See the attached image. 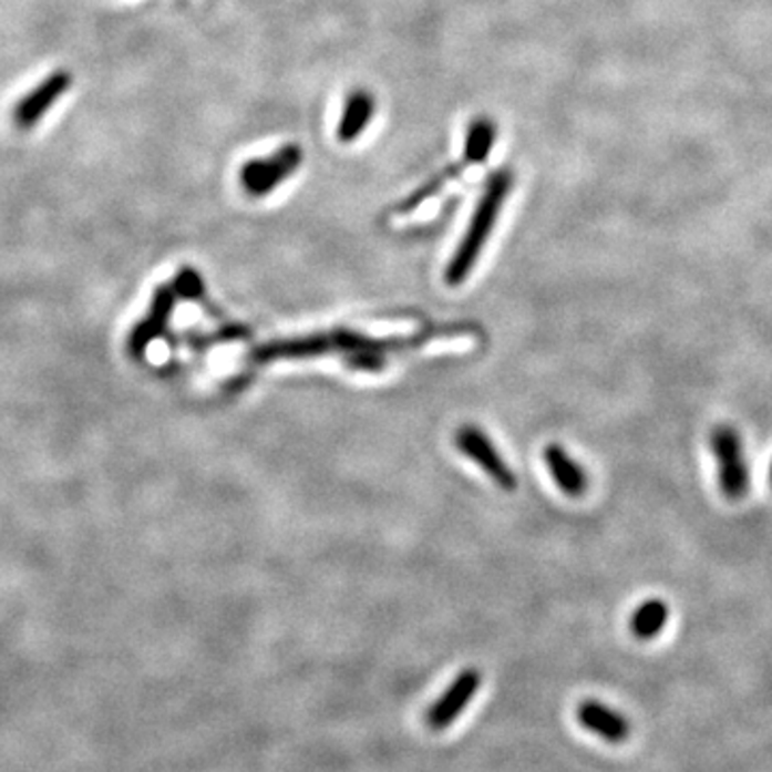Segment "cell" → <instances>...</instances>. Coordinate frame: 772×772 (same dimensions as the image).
Returning a JSON list of instances; mask_svg holds the SVG:
<instances>
[{
    "mask_svg": "<svg viewBox=\"0 0 772 772\" xmlns=\"http://www.w3.org/2000/svg\"><path fill=\"white\" fill-rule=\"evenodd\" d=\"M302 148L299 144H286L270 153L269 157L251 159L240 168V185L247 196L265 198L272 194L281 183L301 168Z\"/></svg>",
    "mask_w": 772,
    "mask_h": 772,
    "instance_id": "obj_2",
    "label": "cell"
},
{
    "mask_svg": "<svg viewBox=\"0 0 772 772\" xmlns=\"http://www.w3.org/2000/svg\"><path fill=\"white\" fill-rule=\"evenodd\" d=\"M670 609L661 599H648L639 605L629 620V629L638 639H655L668 625Z\"/></svg>",
    "mask_w": 772,
    "mask_h": 772,
    "instance_id": "obj_12",
    "label": "cell"
},
{
    "mask_svg": "<svg viewBox=\"0 0 772 772\" xmlns=\"http://www.w3.org/2000/svg\"><path fill=\"white\" fill-rule=\"evenodd\" d=\"M455 446L471 457L472 462L485 472L498 487L513 492L517 487V476L506 466L501 451L490 436L476 425H462L455 434Z\"/></svg>",
    "mask_w": 772,
    "mask_h": 772,
    "instance_id": "obj_4",
    "label": "cell"
},
{
    "mask_svg": "<svg viewBox=\"0 0 772 772\" xmlns=\"http://www.w3.org/2000/svg\"><path fill=\"white\" fill-rule=\"evenodd\" d=\"M71 73L68 71H56L48 75L37 89H33L24 100L20 101L13 110V123L20 130H31L39 123V119L61 100L69 89H71Z\"/></svg>",
    "mask_w": 772,
    "mask_h": 772,
    "instance_id": "obj_6",
    "label": "cell"
},
{
    "mask_svg": "<svg viewBox=\"0 0 772 772\" xmlns=\"http://www.w3.org/2000/svg\"><path fill=\"white\" fill-rule=\"evenodd\" d=\"M543 462L547 471L552 472L560 492H565L572 498H579L586 494L588 474L560 444H547L543 451Z\"/></svg>",
    "mask_w": 772,
    "mask_h": 772,
    "instance_id": "obj_10",
    "label": "cell"
},
{
    "mask_svg": "<svg viewBox=\"0 0 772 772\" xmlns=\"http://www.w3.org/2000/svg\"><path fill=\"white\" fill-rule=\"evenodd\" d=\"M172 288H174L176 297H183V299H200L202 292H204L200 275L194 269L181 270L176 275Z\"/></svg>",
    "mask_w": 772,
    "mask_h": 772,
    "instance_id": "obj_14",
    "label": "cell"
},
{
    "mask_svg": "<svg viewBox=\"0 0 772 772\" xmlns=\"http://www.w3.org/2000/svg\"><path fill=\"white\" fill-rule=\"evenodd\" d=\"M712 453L719 466V487L730 501H740L749 490V469L744 460L742 438L730 425H719L710 436Z\"/></svg>",
    "mask_w": 772,
    "mask_h": 772,
    "instance_id": "obj_3",
    "label": "cell"
},
{
    "mask_svg": "<svg viewBox=\"0 0 772 772\" xmlns=\"http://www.w3.org/2000/svg\"><path fill=\"white\" fill-rule=\"evenodd\" d=\"M771 483H772V466H771Z\"/></svg>",
    "mask_w": 772,
    "mask_h": 772,
    "instance_id": "obj_16",
    "label": "cell"
},
{
    "mask_svg": "<svg viewBox=\"0 0 772 772\" xmlns=\"http://www.w3.org/2000/svg\"><path fill=\"white\" fill-rule=\"evenodd\" d=\"M462 168H464V164H455V166H451V168L442 169L438 176H434L432 181H428L425 185H421L408 200L403 202L400 210H402V213H410L412 208L421 206L428 198L436 196L438 192L442 189V185L449 183V181H453V178L462 172Z\"/></svg>",
    "mask_w": 772,
    "mask_h": 772,
    "instance_id": "obj_13",
    "label": "cell"
},
{
    "mask_svg": "<svg viewBox=\"0 0 772 772\" xmlns=\"http://www.w3.org/2000/svg\"><path fill=\"white\" fill-rule=\"evenodd\" d=\"M343 363L352 370L380 371L387 366V357L382 352H357V354H346Z\"/></svg>",
    "mask_w": 772,
    "mask_h": 772,
    "instance_id": "obj_15",
    "label": "cell"
},
{
    "mask_svg": "<svg viewBox=\"0 0 772 772\" xmlns=\"http://www.w3.org/2000/svg\"><path fill=\"white\" fill-rule=\"evenodd\" d=\"M511 187H513L511 169H498L490 176V181L483 189V196L478 198L476 208L472 213L471 226L462 238V243L457 245L449 267L444 270V281L449 286H460L469 279L487 238L492 235V230L501 217V210H503L504 200H506Z\"/></svg>",
    "mask_w": 772,
    "mask_h": 772,
    "instance_id": "obj_1",
    "label": "cell"
},
{
    "mask_svg": "<svg viewBox=\"0 0 772 772\" xmlns=\"http://www.w3.org/2000/svg\"><path fill=\"white\" fill-rule=\"evenodd\" d=\"M174 301H176V292L172 286H164L155 292L148 316L135 327L130 336L132 354H142L155 337L164 333L169 316H172V309H174Z\"/></svg>",
    "mask_w": 772,
    "mask_h": 772,
    "instance_id": "obj_9",
    "label": "cell"
},
{
    "mask_svg": "<svg viewBox=\"0 0 772 772\" xmlns=\"http://www.w3.org/2000/svg\"><path fill=\"white\" fill-rule=\"evenodd\" d=\"M498 137V127L492 116H474L464 140V164L466 166H481L487 162L494 144Z\"/></svg>",
    "mask_w": 772,
    "mask_h": 772,
    "instance_id": "obj_11",
    "label": "cell"
},
{
    "mask_svg": "<svg viewBox=\"0 0 772 772\" xmlns=\"http://www.w3.org/2000/svg\"><path fill=\"white\" fill-rule=\"evenodd\" d=\"M375 97L368 89H354L348 93L337 123V140L341 144H352L368 132L375 114Z\"/></svg>",
    "mask_w": 772,
    "mask_h": 772,
    "instance_id": "obj_7",
    "label": "cell"
},
{
    "mask_svg": "<svg viewBox=\"0 0 772 772\" xmlns=\"http://www.w3.org/2000/svg\"><path fill=\"white\" fill-rule=\"evenodd\" d=\"M481 680H483V676L476 668H466L464 672L457 673V678L449 684V689L428 710L425 721H428L430 730H434V732L446 730L469 708L474 693L481 687Z\"/></svg>",
    "mask_w": 772,
    "mask_h": 772,
    "instance_id": "obj_5",
    "label": "cell"
},
{
    "mask_svg": "<svg viewBox=\"0 0 772 772\" xmlns=\"http://www.w3.org/2000/svg\"><path fill=\"white\" fill-rule=\"evenodd\" d=\"M577 721L593 734L601 737L607 742H625L631 734V725L625 714L611 710L609 706L597 700H586L577 706Z\"/></svg>",
    "mask_w": 772,
    "mask_h": 772,
    "instance_id": "obj_8",
    "label": "cell"
}]
</instances>
